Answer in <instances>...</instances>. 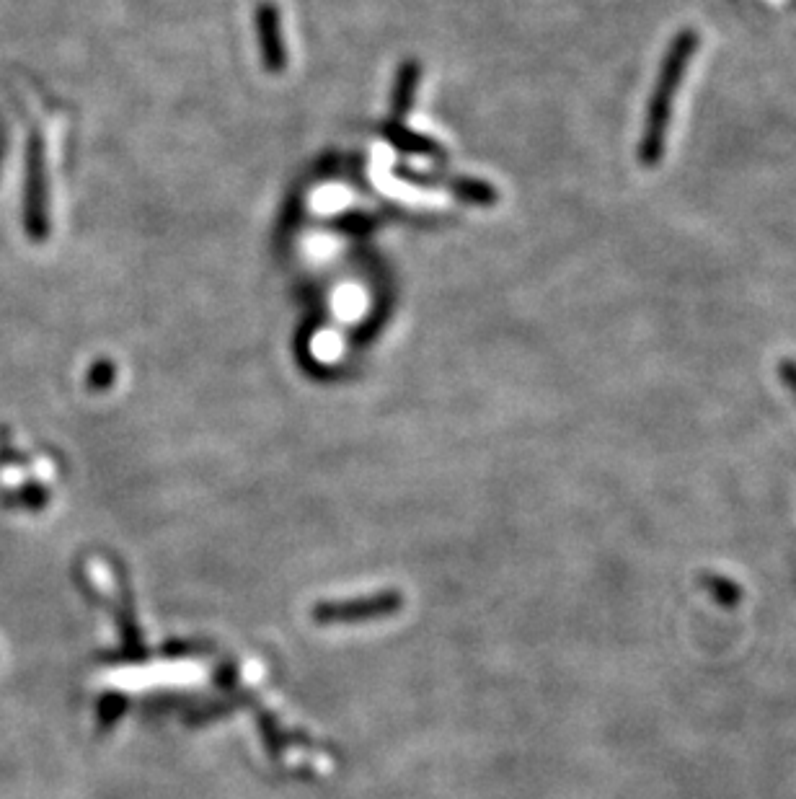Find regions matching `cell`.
Instances as JSON below:
<instances>
[{"mask_svg": "<svg viewBox=\"0 0 796 799\" xmlns=\"http://www.w3.org/2000/svg\"><path fill=\"white\" fill-rule=\"evenodd\" d=\"M698 47V34L696 32H683L675 44H672L670 55H667L665 65H662V75H660V86L654 91L652 99V109H649V125L644 138H641V163L644 166H654L660 161L662 148H665V132H667V122H670V112H672V96L680 88V78L691 65V57Z\"/></svg>", "mask_w": 796, "mask_h": 799, "instance_id": "1", "label": "cell"}]
</instances>
